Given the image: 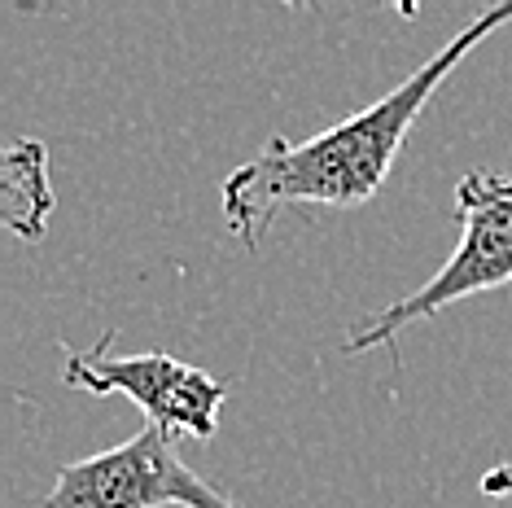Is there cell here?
I'll list each match as a JSON object with an SVG mask.
<instances>
[{"label": "cell", "instance_id": "cell-1", "mask_svg": "<svg viewBox=\"0 0 512 508\" xmlns=\"http://www.w3.org/2000/svg\"><path fill=\"white\" fill-rule=\"evenodd\" d=\"M512 22V5H495L477 14L456 40H447L421 71H412L394 92L372 101L368 110L324 127L311 141L272 136L250 163H241L224 180V219L232 237L246 250H259L272 219L294 202L311 206H364L386 184L394 158L421 119L429 97L442 88L456 66L482 44L491 31Z\"/></svg>", "mask_w": 512, "mask_h": 508}, {"label": "cell", "instance_id": "cell-2", "mask_svg": "<svg viewBox=\"0 0 512 508\" xmlns=\"http://www.w3.org/2000/svg\"><path fill=\"white\" fill-rule=\"evenodd\" d=\"M456 215H460V246L451 259L429 276L421 290H412L386 311L368 316L364 329L346 338V355H364L386 346L394 351L407 325L438 316L442 307L460 303L473 294H491L512 285V180L504 171H469L456 184Z\"/></svg>", "mask_w": 512, "mask_h": 508}, {"label": "cell", "instance_id": "cell-3", "mask_svg": "<svg viewBox=\"0 0 512 508\" xmlns=\"http://www.w3.org/2000/svg\"><path fill=\"white\" fill-rule=\"evenodd\" d=\"M241 508L202 473L180 460L171 434L158 425L136 430L127 443L75 460L40 495V508Z\"/></svg>", "mask_w": 512, "mask_h": 508}, {"label": "cell", "instance_id": "cell-4", "mask_svg": "<svg viewBox=\"0 0 512 508\" xmlns=\"http://www.w3.org/2000/svg\"><path fill=\"white\" fill-rule=\"evenodd\" d=\"M114 329L97 338L92 351L66 355V386L88 390V395H127L136 408L158 425L162 434H189V438H215L219 408L228 399V381H219L202 368L176 360L167 351H141V355H110Z\"/></svg>", "mask_w": 512, "mask_h": 508}, {"label": "cell", "instance_id": "cell-5", "mask_svg": "<svg viewBox=\"0 0 512 508\" xmlns=\"http://www.w3.org/2000/svg\"><path fill=\"white\" fill-rule=\"evenodd\" d=\"M0 202H5V228L22 241H40L53 215V184H49V154L40 141H14L0 163Z\"/></svg>", "mask_w": 512, "mask_h": 508}, {"label": "cell", "instance_id": "cell-6", "mask_svg": "<svg viewBox=\"0 0 512 508\" xmlns=\"http://www.w3.org/2000/svg\"><path fill=\"white\" fill-rule=\"evenodd\" d=\"M482 495H491V500H504V495H512V460H504V465H495V469L482 473Z\"/></svg>", "mask_w": 512, "mask_h": 508}]
</instances>
